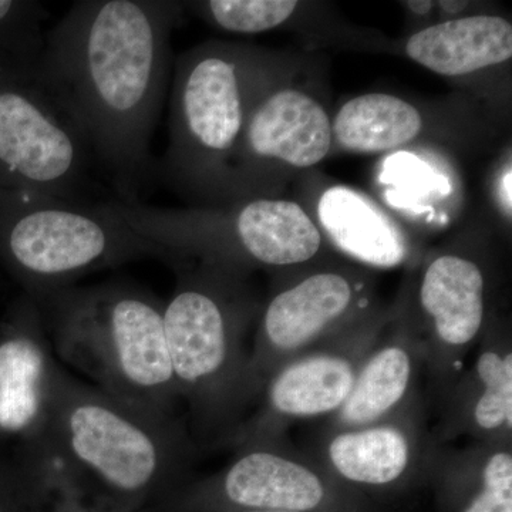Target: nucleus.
I'll return each instance as SVG.
<instances>
[{
	"mask_svg": "<svg viewBox=\"0 0 512 512\" xmlns=\"http://www.w3.org/2000/svg\"><path fill=\"white\" fill-rule=\"evenodd\" d=\"M173 0H80L46 30L37 77L79 128L116 192L138 204L157 165L151 138L173 76Z\"/></svg>",
	"mask_w": 512,
	"mask_h": 512,
	"instance_id": "f257e3e1",
	"label": "nucleus"
},
{
	"mask_svg": "<svg viewBox=\"0 0 512 512\" xmlns=\"http://www.w3.org/2000/svg\"><path fill=\"white\" fill-rule=\"evenodd\" d=\"M40 466L84 477L124 498L174 483L197 447L171 414L141 409L79 382L46 357L40 379Z\"/></svg>",
	"mask_w": 512,
	"mask_h": 512,
	"instance_id": "f03ea898",
	"label": "nucleus"
},
{
	"mask_svg": "<svg viewBox=\"0 0 512 512\" xmlns=\"http://www.w3.org/2000/svg\"><path fill=\"white\" fill-rule=\"evenodd\" d=\"M299 56L211 39L175 57L170 141L157 170L188 207L231 204L232 163L249 114Z\"/></svg>",
	"mask_w": 512,
	"mask_h": 512,
	"instance_id": "7ed1b4c3",
	"label": "nucleus"
},
{
	"mask_svg": "<svg viewBox=\"0 0 512 512\" xmlns=\"http://www.w3.org/2000/svg\"><path fill=\"white\" fill-rule=\"evenodd\" d=\"M174 269L164 330L178 397L188 403L198 434L224 440L249 404L245 339L262 302L251 275L195 261Z\"/></svg>",
	"mask_w": 512,
	"mask_h": 512,
	"instance_id": "20e7f679",
	"label": "nucleus"
},
{
	"mask_svg": "<svg viewBox=\"0 0 512 512\" xmlns=\"http://www.w3.org/2000/svg\"><path fill=\"white\" fill-rule=\"evenodd\" d=\"M37 303L64 362L123 402L173 416L178 393L164 303L153 293L113 281L72 286Z\"/></svg>",
	"mask_w": 512,
	"mask_h": 512,
	"instance_id": "39448f33",
	"label": "nucleus"
},
{
	"mask_svg": "<svg viewBox=\"0 0 512 512\" xmlns=\"http://www.w3.org/2000/svg\"><path fill=\"white\" fill-rule=\"evenodd\" d=\"M0 256L36 303L83 276L127 262L178 264L170 251L128 227L109 201L16 190H0Z\"/></svg>",
	"mask_w": 512,
	"mask_h": 512,
	"instance_id": "423d86ee",
	"label": "nucleus"
},
{
	"mask_svg": "<svg viewBox=\"0 0 512 512\" xmlns=\"http://www.w3.org/2000/svg\"><path fill=\"white\" fill-rule=\"evenodd\" d=\"M128 227L170 251L180 262L255 271H291L333 252L301 202L254 198L224 207L160 208L109 201Z\"/></svg>",
	"mask_w": 512,
	"mask_h": 512,
	"instance_id": "0eeeda50",
	"label": "nucleus"
},
{
	"mask_svg": "<svg viewBox=\"0 0 512 512\" xmlns=\"http://www.w3.org/2000/svg\"><path fill=\"white\" fill-rule=\"evenodd\" d=\"M379 306L373 271L339 256L272 275L249 352V403L279 367L342 335Z\"/></svg>",
	"mask_w": 512,
	"mask_h": 512,
	"instance_id": "6e6552de",
	"label": "nucleus"
},
{
	"mask_svg": "<svg viewBox=\"0 0 512 512\" xmlns=\"http://www.w3.org/2000/svg\"><path fill=\"white\" fill-rule=\"evenodd\" d=\"M480 238H457L421 258L403 292L423 345L424 369L439 406L463 375L495 318V268Z\"/></svg>",
	"mask_w": 512,
	"mask_h": 512,
	"instance_id": "1a4fd4ad",
	"label": "nucleus"
},
{
	"mask_svg": "<svg viewBox=\"0 0 512 512\" xmlns=\"http://www.w3.org/2000/svg\"><path fill=\"white\" fill-rule=\"evenodd\" d=\"M313 63L299 56L256 101L232 163L231 204L281 198L333 153V114Z\"/></svg>",
	"mask_w": 512,
	"mask_h": 512,
	"instance_id": "9d476101",
	"label": "nucleus"
},
{
	"mask_svg": "<svg viewBox=\"0 0 512 512\" xmlns=\"http://www.w3.org/2000/svg\"><path fill=\"white\" fill-rule=\"evenodd\" d=\"M36 63L0 53V190L90 201L92 153Z\"/></svg>",
	"mask_w": 512,
	"mask_h": 512,
	"instance_id": "9b49d317",
	"label": "nucleus"
},
{
	"mask_svg": "<svg viewBox=\"0 0 512 512\" xmlns=\"http://www.w3.org/2000/svg\"><path fill=\"white\" fill-rule=\"evenodd\" d=\"M503 114L466 92L416 100L370 92L346 100L332 117L333 153L387 156L414 147L476 154L494 146Z\"/></svg>",
	"mask_w": 512,
	"mask_h": 512,
	"instance_id": "f8f14e48",
	"label": "nucleus"
},
{
	"mask_svg": "<svg viewBox=\"0 0 512 512\" xmlns=\"http://www.w3.org/2000/svg\"><path fill=\"white\" fill-rule=\"evenodd\" d=\"M392 305L376 309L325 345L285 363L269 377L261 407L225 437L239 448L279 443L295 420L332 416L348 399L363 360L389 322Z\"/></svg>",
	"mask_w": 512,
	"mask_h": 512,
	"instance_id": "ddd939ff",
	"label": "nucleus"
},
{
	"mask_svg": "<svg viewBox=\"0 0 512 512\" xmlns=\"http://www.w3.org/2000/svg\"><path fill=\"white\" fill-rule=\"evenodd\" d=\"M400 52L461 92L507 117L511 97L512 23L497 13L441 20L414 30Z\"/></svg>",
	"mask_w": 512,
	"mask_h": 512,
	"instance_id": "4468645a",
	"label": "nucleus"
},
{
	"mask_svg": "<svg viewBox=\"0 0 512 512\" xmlns=\"http://www.w3.org/2000/svg\"><path fill=\"white\" fill-rule=\"evenodd\" d=\"M302 198L299 202L339 258L373 272L419 259L416 234L367 192L339 183L313 185L306 178Z\"/></svg>",
	"mask_w": 512,
	"mask_h": 512,
	"instance_id": "2eb2a0df",
	"label": "nucleus"
},
{
	"mask_svg": "<svg viewBox=\"0 0 512 512\" xmlns=\"http://www.w3.org/2000/svg\"><path fill=\"white\" fill-rule=\"evenodd\" d=\"M437 444L424 429L423 403L360 429L328 430L319 461L330 476L366 487H387L430 468Z\"/></svg>",
	"mask_w": 512,
	"mask_h": 512,
	"instance_id": "dca6fc26",
	"label": "nucleus"
},
{
	"mask_svg": "<svg viewBox=\"0 0 512 512\" xmlns=\"http://www.w3.org/2000/svg\"><path fill=\"white\" fill-rule=\"evenodd\" d=\"M423 367V345L402 289L386 328L357 372L352 392L329 417L328 430L372 426L412 406L420 399L417 383Z\"/></svg>",
	"mask_w": 512,
	"mask_h": 512,
	"instance_id": "f3484780",
	"label": "nucleus"
},
{
	"mask_svg": "<svg viewBox=\"0 0 512 512\" xmlns=\"http://www.w3.org/2000/svg\"><path fill=\"white\" fill-rule=\"evenodd\" d=\"M328 471L279 443L239 448L231 464L202 490L248 511L311 512L328 501Z\"/></svg>",
	"mask_w": 512,
	"mask_h": 512,
	"instance_id": "a211bd4d",
	"label": "nucleus"
},
{
	"mask_svg": "<svg viewBox=\"0 0 512 512\" xmlns=\"http://www.w3.org/2000/svg\"><path fill=\"white\" fill-rule=\"evenodd\" d=\"M470 370L460 376L441 406L436 440L460 436L477 443H511L512 346L510 326L495 316L477 345Z\"/></svg>",
	"mask_w": 512,
	"mask_h": 512,
	"instance_id": "6ab92c4d",
	"label": "nucleus"
},
{
	"mask_svg": "<svg viewBox=\"0 0 512 512\" xmlns=\"http://www.w3.org/2000/svg\"><path fill=\"white\" fill-rule=\"evenodd\" d=\"M380 183L387 210H402L421 227H446L461 205L457 156L443 148L414 147L387 154Z\"/></svg>",
	"mask_w": 512,
	"mask_h": 512,
	"instance_id": "aec40b11",
	"label": "nucleus"
},
{
	"mask_svg": "<svg viewBox=\"0 0 512 512\" xmlns=\"http://www.w3.org/2000/svg\"><path fill=\"white\" fill-rule=\"evenodd\" d=\"M318 3L298 0H205L184 2L197 18L232 35H262L275 30L308 28ZM301 29V30H302Z\"/></svg>",
	"mask_w": 512,
	"mask_h": 512,
	"instance_id": "412c9836",
	"label": "nucleus"
},
{
	"mask_svg": "<svg viewBox=\"0 0 512 512\" xmlns=\"http://www.w3.org/2000/svg\"><path fill=\"white\" fill-rule=\"evenodd\" d=\"M29 338L0 346V426L15 430L36 419L45 357Z\"/></svg>",
	"mask_w": 512,
	"mask_h": 512,
	"instance_id": "4be33fe9",
	"label": "nucleus"
},
{
	"mask_svg": "<svg viewBox=\"0 0 512 512\" xmlns=\"http://www.w3.org/2000/svg\"><path fill=\"white\" fill-rule=\"evenodd\" d=\"M473 448L478 485L463 512H512V441Z\"/></svg>",
	"mask_w": 512,
	"mask_h": 512,
	"instance_id": "5701e85b",
	"label": "nucleus"
},
{
	"mask_svg": "<svg viewBox=\"0 0 512 512\" xmlns=\"http://www.w3.org/2000/svg\"><path fill=\"white\" fill-rule=\"evenodd\" d=\"M49 12L32 0H0V53L37 62L45 46Z\"/></svg>",
	"mask_w": 512,
	"mask_h": 512,
	"instance_id": "b1692460",
	"label": "nucleus"
},
{
	"mask_svg": "<svg viewBox=\"0 0 512 512\" xmlns=\"http://www.w3.org/2000/svg\"><path fill=\"white\" fill-rule=\"evenodd\" d=\"M512 156L511 146L504 148L491 175L490 192L495 214L503 222L504 231H511L512 224Z\"/></svg>",
	"mask_w": 512,
	"mask_h": 512,
	"instance_id": "393cba45",
	"label": "nucleus"
},
{
	"mask_svg": "<svg viewBox=\"0 0 512 512\" xmlns=\"http://www.w3.org/2000/svg\"><path fill=\"white\" fill-rule=\"evenodd\" d=\"M403 8L409 12V15L412 16L413 19L420 20L423 22L424 26L433 25L434 18H437V6L436 2H427V0H416V2H403Z\"/></svg>",
	"mask_w": 512,
	"mask_h": 512,
	"instance_id": "a878e982",
	"label": "nucleus"
},
{
	"mask_svg": "<svg viewBox=\"0 0 512 512\" xmlns=\"http://www.w3.org/2000/svg\"><path fill=\"white\" fill-rule=\"evenodd\" d=\"M248 512H279V511H248Z\"/></svg>",
	"mask_w": 512,
	"mask_h": 512,
	"instance_id": "bb28decb",
	"label": "nucleus"
}]
</instances>
